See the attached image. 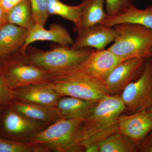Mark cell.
Wrapping results in <instances>:
<instances>
[{
	"label": "cell",
	"mask_w": 152,
	"mask_h": 152,
	"mask_svg": "<svg viewBox=\"0 0 152 152\" xmlns=\"http://www.w3.org/2000/svg\"><path fill=\"white\" fill-rule=\"evenodd\" d=\"M11 103L12 108L19 113L44 124L50 125L61 119L56 107L26 103L16 101H13Z\"/></svg>",
	"instance_id": "ac0fdd59"
},
{
	"label": "cell",
	"mask_w": 152,
	"mask_h": 152,
	"mask_svg": "<svg viewBox=\"0 0 152 152\" xmlns=\"http://www.w3.org/2000/svg\"><path fill=\"white\" fill-rule=\"evenodd\" d=\"M1 107L2 106L0 107V114H1V113L2 111L3 110L2 107Z\"/></svg>",
	"instance_id": "4dcf8cb0"
},
{
	"label": "cell",
	"mask_w": 152,
	"mask_h": 152,
	"mask_svg": "<svg viewBox=\"0 0 152 152\" xmlns=\"http://www.w3.org/2000/svg\"><path fill=\"white\" fill-rule=\"evenodd\" d=\"M39 41L53 42L65 47L72 46L74 43L70 34L62 25L52 24L50 25L49 29L47 30L44 27L36 23L28 31L24 44L19 53H24L30 44Z\"/></svg>",
	"instance_id": "4fadbf2b"
},
{
	"label": "cell",
	"mask_w": 152,
	"mask_h": 152,
	"mask_svg": "<svg viewBox=\"0 0 152 152\" xmlns=\"http://www.w3.org/2000/svg\"><path fill=\"white\" fill-rule=\"evenodd\" d=\"M14 100V90L7 86L0 71V107Z\"/></svg>",
	"instance_id": "484cf974"
},
{
	"label": "cell",
	"mask_w": 152,
	"mask_h": 152,
	"mask_svg": "<svg viewBox=\"0 0 152 152\" xmlns=\"http://www.w3.org/2000/svg\"><path fill=\"white\" fill-rule=\"evenodd\" d=\"M28 34L26 29L6 23L0 28V58L16 54L24 44Z\"/></svg>",
	"instance_id": "e0dca14e"
},
{
	"label": "cell",
	"mask_w": 152,
	"mask_h": 152,
	"mask_svg": "<svg viewBox=\"0 0 152 152\" xmlns=\"http://www.w3.org/2000/svg\"><path fill=\"white\" fill-rule=\"evenodd\" d=\"M147 59L133 58L123 61L110 74L105 86L110 95H118L143 72Z\"/></svg>",
	"instance_id": "ba28073f"
},
{
	"label": "cell",
	"mask_w": 152,
	"mask_h": 152,
	"mask_svg": "<svg viewBox=\"0 0 152 152\" xmlns=\"http://www.w3.org/2000/svg\"><path fill=\"white\" fill-rule=\"evenodd\" d=\"M99 152H137V145L120 132L115 133L98 144Z\"/></svg>",
	"instance_id": "44dd1931"
},
{
	"label": "cell",
	"mask_w": 152,
	"mask_h": 152,
	"mask_svg": "<svg viewBox=\"0 0 152 152\" xmlns=\"http://www.w3.org/2000/svg\"><path fill=\"white\" fill-rule=\"evenodd\" d=\"M62 97L50 84L31 85L14 90V100L21 102L56 107Z\"/></svg>",
	"instance_id": "5bb4252c"
},
{
	"label": "cell",
	"mask_w": 152,
	"mask_h": 152,
	"mask_svg": "<svg viewBox=\"0 0 152 152\" xmlns=\"http://www.w3.org/2000/svg\"><path fill=\"white\" fill-rule=\"evenodd\" d=\"M7 86L12 90L31 85L49 84L52 74L37 66L15 59L6 62L0 69Z\"/></svg>",
	"instance_id": "8992f818"
},
{
	"label": "cell",
	"mask_w": 152,
	"mask_h": 152,
	"mask_svg": "<svg viewBox=\"0 0 152 152\" xmlns=\"http://www.w3.org/2000/svg\"><path fill=\"white\" fill-rule=\"evenodd\" d=\"M98 102L73 97L62 96L56 107L61 119H85L92 112Z\"/></svg>",
	"instance_id": "2e32d148"
},
{
	"label": "cell",
	"mask_w": 152,
	"mask_h": 152,
	"mask_svg": "<svg viewBox=\"0 0 152 152\" xmlns=\"http://www.w3.org/2000/svg\"><path fill=\"white\" fill-rule=\"evenodd\" d=\"M77 35L72 46L74 49L94 48L103 50L114 42L118 33L114 27L98 24L77 32Z\"/></svg>",
	"instance_id": "30bf717a"
},
{
	"label": "cell",
	"mask_w": 152,
	"mask_h": 152,
	"mask_svg": "<svg viewBox=\"0 0 152 152\" xmlns=\"http://www.w3.org/2000/svg\"><path fill=\"white\" fill-rule=\"evenodd\" d=\"M120 96L130 114L149 110L152 106V58L147 59L141 76L126 86Z\"/></svg>",
	"instance_id": "52a82bcc"
},
{
	"label": "cell",
	"mask_w": 152,
	"mask_h": 152,
	"mask_svg": "<svg viewBox=\"0 0 152 152\" xmlns=\"http://www.w3.org/2000/svg\"><path fill=\"white\" fill-rule=\"evenodd\" d=\"M118 35L108 48L124 60L152 58V30L138 24L123 23L114 26Z\"/></svg>",
	"instance_id": "5b68a950"
},
{
	"label": "cell",
	"mask_w": 152,
	"mask_h": 152,
	"mask_svg": "<svg viewBox=\"0 0 152 152\" xmlns=\"http://www.w3.org/2000/svg\"><path fill=\"white\" fill-rule=\"evenodd\" d=\"M30 2L36 23L45 26L50 17L48 12V0H30Z\"/></svg>",
	"instance_id": "cb8c5ba5"
},
{
	"label": "cell",
	"mask_w": 152,
	"mask_h": 152,
	"mask_svg": "<svg viewBox=\"0 0 152 152\" xmlns=\"http://www.w3.org/2000/svg\"><path fill=\"white\" fill-rule=\"evenodd\" d=\"M138 152H152V130L137 145Z\"/></svg>",
	"instance_id": "4316f807"
},
{
	"label": "cell",
	"mask_w": 152,
	"mask_h": 152,
	"mask_svg": "<svg viewBox=\"0 0 152 152\" xmlns=\"http://www.w3.org/2000/svg\"><path fill=\"white\" fill-rule=\"evenodd\" d=\"M134 0H104L107 16H113L121 12L133 4Z\"/></svg>",
	"instance_id": "d4e9b609"
},
{
	"label": "cell",
	"mask_w": 152,
	"mask_h": 152,
	"mask_svg": "<svg viewBox=\"0 0 152 152\" xmlns=\"http://www.w3.org/2000/svg\"><path fill=\"white\" fill-rule=\"evenodd\" d=\"M4 129L17 140L31 142L33 138L45 128L44 124L33 121L11 108L3 121Z\"/></svg>",
	"instance_id": "8fae6325"
},
{
	"label": "cell",
	"mask_w": 152,
	"mask_h": 152,
	"mask_svg": "<svg viewBox=\"0 0 152 152\" xmlns=\"http://www.w3.org/2000/svg\"><path fill=\"white\" fill-rule=\"evenodd\" d=\"M47 147L31 142L0 138V152H49Z\"/></svg>",
	"instance_id": "603a6c76"
},
{
	"label": "cell",
	"mask_w": 152,
	"mask_h": 152,
	"mask_svg": "<svg viewBox=\"0 0 152 152\" xmlns=\"http://www.w3.org/2000/svg\"><path fill=\"white\" fill-rule=\"evenodd\" d=\"M152 130V117L149 110L121 115L119 118V132L137 145Z\"/></svg>",
	"instance_id": "7c38bea8"
},
{
	"label": "cell",
	"mask_w": 152,
	"mask_h": 152,
	"mask_svg": "<svg viewBox=\"0 0 152 152\" xmlns=\"http://www.w3.org/2000/svg\"><path fill=\"white\" fill-rule=\"evenodd\" d=\"M7 23L13 24L30 31L35 25L30 0H23L6 13Z\"/></svg>",
	"instance_id": "ffe728a7"
},
{
	"label": "cell",
	"mask_w": 152,
	"mask_h": 152,
	"mask_svg": "<svg viewBox=\"0 0 152 152\" xmlns=\"http://www.w3.org/2000/svg\"><path fill=\"white\" fill-rule=\"evenodd\" d=\"M124 61V60L117 56L108 49L94 50L77 68L104 83L113 70Z\"/></svg>",
	"instance_id": "9c48e42d"
},
{
	"label": "cell",
	"mask_w": 152,
	"mask_h": 152,
	"mask_svg": "<svg viewBox=\"0 0 152 152\" xmlns=\"http://www.w3.org/2000/svg\"><path fill=\"white\" fill-rule=\"evenodd\" d=\"M1 60H0V69H1Z\"/></svg>",
	"instance_id": "1f68e13d"
},
{
	"label": "cell",
	"mask_w": 152,
	"mask_h": 152,
	"mask_svg": "<svg viewBox=\"0 0 152 152\" xmlns=\"http://www.w3.org/2000/svg\"><path fill=\"white\" fill-rule=\"evenodd\" d=\"M23 0H0V6L7 12L14 6Z\"/></svg>",
	"instance_id": "83f0119b"
},
{
	"label": "cell",
	"mask_w": 152,
	"mask_h": 152,
	"mask_svg": "<svg viewBox=\"0 0 152 152\" xmlns=\"http://www.w3.org/2000/svg\"><path fill=\"white\" fill-rule=\"evenodd\" d=\"M149 111L150 112V113H151V115L152 117V106L151 107V109H150Z\"/></svg>",
	"instance_id": "f546056e"
},
{
	"label": "cell",
	"mask_w": 152,
	"mask_h": 152,
	"mask_svg": "<svg viewBox=\"0 0 152 152\" xmlns=\"http://www.w3.org/2000/svg\"><path fill=\"white\" fill-rule=\"evenodd\" d=\"M93 50L60 45H52L50 50H44L29 45L24 53L15 54V59L55 74L78 67Z\"/></svg>",
	"instance_id": "7a4b0ae2"
},
{
	"label": "cell",
	"mask_w": 152,
	"mask_h": 152,
	"mask_svg": "<svg viewBox=\"0 0 152 152\" xmlns=\"http://www.w3.org/2000/svg\"><path fill=\"white\" fill-rule=\"evenodd\" d=\"M6 12L0 6V28L4 24L7 23L6 19Z\"/></svg>",
	"instance_id": "f1b7e54d"
},
{
	"label": "cell",
	"mask_w": 152,
	"mask_h": 152,
	"mask_svg": "<svg viewBox=\"0 0 152 152\" xmlns=\"http://www.w3.org/2000/svg\"><path fill=\"white\" fill-rule=\"evenodd\" d=\"M83 4L80 24L77 28H74L77 32L98 24H100L107 16L104 10V0H82Z\"/></svg>",
	"instance_id": "d6986e66"
},
{
	"label": "cell",
	"mask_w": 152,
	"mask_h": 152,
	"mask_svg": "<svg viewBox=\"0 0 152 152\" xmlns=\"http://www.w3.org/2000/svg\"><path fill=\"white\" fill-rule=\"evenodd\" d=\"M123 23L138 24L152 30V4L142 10L132 4L119 14L107 15L100 24L114 27Z\"/></svg>",
	"instance_id": "9a60e30c"
},
{
	"label": "cell",
	"mask_w": 152,
	"mask_h": 152,
	"mask_svg": "<svg viewBox=\"0 0 152 152\" xmlns=\"http://www.w3.org/2000/svg\"><path fill=\"white\" fill-rule=\"evenodd\" d=\"M126 107L120 96L110 95L98 102L83 122L86 152H97L98 144L118 131V121Z\"/></svg>",
	"instance_id": "6da1fadb"
},
{
	"label": "cell",
	"mask_w": 152,
	"mask_h": 152,
	"mask_svg": "<svg viewBox=\"0 0 152 152\" xmlns=\"http://www.w3.org/2000/svg\"><path fill=\"white\" fill-rule=\"evenodd\" d=\"M83 118L60 119L36 135L31 142L58 152L82 150L84 140Z\"/></svg>",
	"instance_id": "277c9868"
},
{
	"label": "cell",
	"mask_w": 152,
	"mask_h": 152,
	"mask_svg": "<svg viewBox=\"0 0 152 152\" xmlns=\"http://www.w3.org/2000/svg\"><path fill=\"white\" fill-rule=\"evenodd\" d=\"M48 9L49 16H59L72 22L75 26L74 28L78 27L83 9L81 3L78 5L72 6L60 0H48Z\"/></svg>",
	"instance_id": "7402d4cb"
},
{
	"label": "cell",
	"mask_w": 152,
	"mask_h": 152,
	"mask_svg": "<svg viewBox=\"0 0 152 152\" xmlns=\"http://www.w3.org/2000/svg\"><path fill=\"white\" fill-rule=\"evenodd\" d=\"M49 84L62 96L99 102L110 95L104 84L77 68L52 74Z\"/></svg>",
	"instance_id": "3957f363"
}]
</instances>
